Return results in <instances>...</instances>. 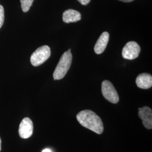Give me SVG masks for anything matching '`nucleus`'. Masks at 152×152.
Masks as SVG:
<instances>
[{
	"label": "nucleus",
	"mask_w": 152,
	"mask_h": 152,
	"mask_svg": "<svg viewBox=\"0 0 152 152\" xmlns=\"http://www.w3.org/2000/svg\"><path fill=\"white\" fill-rule=\"evenodd\" d=\"M51 50L48 46L45 45L38 48L31 56L32 65L37 66L41 65L50 58Z\"/></svg>",
	"instance_id": "7ed1b4c3"
},
{
	"label": "nucleus",
	"mask_w": 152,
	"mask_h": 152,
	"mask_svg": "<svg viewBox=\"0 0 152 152\" xmlns=\"http://www.w3.org/2000/svg\"><path fill=\"white\" fill-rule=\"evenodd\" d=\"M71 49H69V50H68V51H69V52H71Z\"/></svg>",
	"instance_id": "f3484780"
},
{
	"label": "nucleus",
	"mask_w": 152,
	"mask_h": 152,
	"mask_svg": "<svg viewBox=\"0 0 152 152\" xmlns=\"http://www.w3.org/2000/svg\"><path fill=\"white\" fill-rule=\"evenodd\" d=\"M141 49L140 46L134 41H130L126 44L122 50L123 58L127 60H134L139 56Z\"/></svg>",
	"instance_id": "39448f33"
},
{
	"label": "nucleus",
	"mask_w": 152,
	"mask_h": 152,
	"mask_svg": "<svg viewBox=\"0 0 152 152\" xmlns=\"http://www.w3.org/2000/svg\"><path fill=\"white\" fill-rule=\"evenodd\" d=\"M82 5H87L91 0H77Z\"/></svg>",
	"instance_id": "ddd939ff"
},
{
	"label": "nucleus",
	"mask_w": 152,
	"mask_h": 152,
	"mask_svg": "<svg viewBox=\"0 0 152 152\" xmlns=\"http://www.w3.org/2000/svg\"><path fill=\"white\" fill-rule=\"evenodd\" d=\"M81 15L80 12L73 9L65 10L63 14V20L65 23H75L80 20Z\"/></svg>",
	"instance_id": "9d476101"
},
{
	"label": "nucleus",
	"mask_w": 152,
	"mask_h": 152,
	"mask_svg": "<svg viewBox=\"0 0 152 152\" xmlns=\"http://www.w3.org/2000/svg\"><path fill=\"white\" fill-rule=\"evenodd\" d=\"M34 0H20L22 10L24 12L29 11L32 5Z\"/></svg>",
	"instance_id": "9b49d317"
},
{
	"label": "nucleus",
	"mask_w": 152,
	"mask_h": 152,
	"mask_svg": "<svg viewBox=\"0 0 152 152\" xmlns=\"http://www.w3.org/2000/svg\"><path fill=\"white\" fill-rule=\"evenodd\" d=\"M1 151V137H0V152Z\"/></svg>",
	"instance_id": "dca6fc26"
},
{
	"label": "nucleus",
	"mask_w": 152,
	"mask_h": 152,
	"mask_svg": "<svg viewBox=\"0 0 152 152\" xmlns=\"http://www.w3.org/2000/svg\"><path fill=\"white\" fill-rule=\"evenodd\" d=\"M42 152H51V151L49 149H45Z\"/></svg>",
	"instance_id": "2eb2a0df"
},
{
	"label": "nucleus",
	"mask_w": 152,
	"mask_h": 152,
	"mask_svg": "<svg viewBox=\"0 0 152 152\" xmlns=\"http://www.w3.org/2000/svg\"><path fill=\"white\" fill-rule=\"evenodd\" d=\"M137 86L142 89H148L152 86V76L148 73H141L136 79Z\"/></svg>",
	"instance_id": "6e6552de"
},
{
	"label": "nucleus",
	"mask_w": 152,
	"mask_h": 152,
	"mask_svg": "<svg viewBox=\"0 0 152 152\" xmlns=\"http://www.w3.org/2000/svg\"><path fill=\"white\" fill-rule=\"evenodd\" d=\"M139 117L142 120L144 126L148 130L152 129V111L149 107L145 106L142 108H139Z\"/></svg>",
	"instance_id": "0eeeda50"
},
{
	"label": "nucleus",
	"mask_w": 152,
	"mask_h": 152,
	"mask_svg": "<svg viewBox=\"0 0 152 152\" xmlns=\"http://www.w3.org/2000/svg\"><path fill=\"white\" fill-rule=\"evenodd\" d=\"M5 19V11L3 6L0 5V28L2 27Z\"/></svg>",
	"instance_id": "f8f14e48"
},
{
	"label": "nucleus",
	"mask_w": 152,
	"mask_h": 152,
	"mask_svg": "<svg viewBox=\"0 0 152 152\" xmlns=\"http://www.w3.org/2000/svg\"><path fill=\"white\" fill-rule=\"evenodd\" d=\"M109 39V34L107 32H104L102 34L94 47V51L96 54H100L103 53L108 43Z\"/></svg>",
	"instance_id": "1a4fd4ad"
},
{
	"label": "nucleus",
	"mask_w": 152,
	"mask_h": 152,
	"mask_svg": "<svg viewBox=\"0 0 152 152\" xmlns=\"http://www.w3.org/2000/svg\"><path fill=\"white\" fill-rule=\"evenodd\" d=\"M72 61V55L71 52L68 51L64 52L61 56L53 73V77L55 80H60L65 77L71 67Z\"/></svg>",
	"instance_id": "f03ea898"
},
{
	"label": "nucleus",
	"mask_w": 152,
	"mask_h": 152,
	"mask_svg": "<svg viewBox=\"0 0 152 152\" xmlns=\"http://www.w3.org/2000/svg\"><path fill=\"white\" fill-rule=\"evenodd\" d=\"M119 1H121L124 2H131L133 1L134 0H119Z\"/></svg>",
	"instance_id": "4468645a"
},
{
	"label": "nucleus",
	"mask_w": 152,
	"mask_h": 152,
	"mask_svg": "<svg viewBox=\"0 0 152 152\" xmlns=\"http://www.w3.org/2000/svg\"><path fill=\"white\" fill-rule=\"evenodd\" d=\"M77 120L81 125L97 134H102L104 131L103 123L97 114L90 110H84L77 115Z\"/></svg>",
	"instance_id": "f257e3e1"
},
{
	"label": "nucleus",
	"mask_w": 152,
	"mask_h": 152,
	"mask_svg": "<svg viewBox=\"0 0 152 152\" xmlns=\"http://www.w3.org/2000/svg\"><path fill=\"white\" fill-rule=\"evenodd\" d=\"M33 124L30 118L26 117L22 120L19 128V134L23 139H28L32 135Z\"/></svg>",
	"instance_id": "423d86ee"
},
{
	"label": "nucleus",
	"mask_w": 152,
	"mask_h": 152,
	"mask_svg": "<svg viewBox=\"0 0 152 152\" xmlns=\"http://www.w3.org/2000/svg\"><path fill=\"white\" fill-rule=\"evenodd\" d=\"M102 92L104 97L108 102L117 104L119 102V96L113 84L108 80L104 81L102 83Z\"/></svg>",
	"instance_id": "20e7f679"
}]
</instances>
